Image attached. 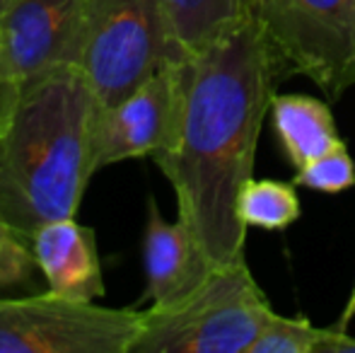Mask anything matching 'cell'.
I'll return each mask as SVG.
<instances>
[{
  "mask_svg": "<svg viewBox=\"0 0 355 353\" xmlns=\"http://www.w3.org/2000/svg\"><path fill=\"white\" fill-rule=\"evenodd\" d=\"M271 121L285 157L295 170L343 143L331 109L309 94H273Z\"/></svg>",
  "mask_w": 355,
  "mask_h": 353,
  "instance_id": "obj_11",
  "label": "cell"
},
{
  "mask_svg": "<svg viewBox=\"0 0 355 353\" xmlns=\"http://www.w3.org/2000/svg\"><path fill=\"white\" fill-rule=\"evenodd\" d=\"M8 5H10V0H0V15H3V10L8 8Z\"/></svg>",
  "mask_w": 355,
  "mask_h": 353,
  "instance_id": "obj_20",
  "label": "cell"
},
{
  "mask_svg": "<svg viewBox=\"0 0 355 353\" xmlns=\"http://www.w3.org/2000/svg\"><path fill=\"white\" fill-rule=\"evenodd\" d=\"M39 268L32 245L12 225L0 221V291L3 288L27 286Z\"/></svg>",
  "mask_w": 355,
  "mask_h": 353,
  "instance_id": "obj_16",
  "label": "cell"
},
{
  "mask_svg": "<svg viewBox=\"0 0 355 353\" xmlns=\"http://www.w3.org/2000/svg\"><path fill=\"white\" fill-rule=\"evenodd\" d=\"M353 317H355V283H353V291H351V298H348V302H346V307H343V312H341V320H338V329H346L348 325L353 322Z\"/></svg>",
  "mask_w": 355,
  "mask_h": 353,
  "instance_id": "obj_19",
  "label": "cell"
},
{
  "mask_svg": "<svg viewBox=\"0 0 355 353\" xmlns=\"http://www.w3.org/2000/svg\"><path fill=\"white\" fill-rule=\"evenodd\" d=\"M278 83L304 76L329 99L355 85V0H249Z\"/></svg>",
  "mask_w": 355,
  "mask_h": 353,
  "instance_id": "obj_5",
  "label": "cell"
},
{
  "mask_svg": "<svg viewBox=\"0 0 355 353\" xmlns=\"http://www.w3.org/2000/svg\"><path fill=\"white\" fill-rule=\"evenodd\" d=\"M300 196L293 184L276 179H249L239 198V216L247 227L285 230L300 218Z\"/></svg>",
  "mask_w": 355,
  "mask_h": 353,
  "instance_id": "obj_13",
  "label": "cell"
},
{
  "mask_svg": "<svg viewBox=\"0 0 355 353\" xmlns=\"http://www.w3.org/2000/svg\"><path fill=\"white\" fill-rule=\"evenodd\" d=\"M22 92H24L22 80L17 78L8 53H5L3 42H0V138L5 136V131L12 123V117L19 107Z\"/></svg>",
  "mask_w": 355,
  "mask_h": 353,
  "instance_id": "obj_17",
  "label": "cell"
},
{
  "mask_svg": "<svg viewBox=\"0 0 355 353\" xmlns=\"http://www.w3.org/2000/svg\"><path fill=\"white\" fill-rule=\"evenodd\" d=\"M184 58L162 0H87L68 66L85 78L99 107H112Z\"/></svg>",
  "mask_w": 355,
  "mask_h": 353,
  "instance_id": "obj_3",
  "label": "cell"
},
{
  "mask_svg": "<svg viewBox=\"0 0 355 353\" xmlns=\"http://www.w3.org/2000/svg\"><path fill=\"white\" fill-rule=\"evenodd\" d=\"M29 245L51 293L85 302L104 295L97 242L89 227L75 218L51 221L29 237Z\"/></svg>",
  "mask_w": 355,
  "mask_h": 353,
  "instance_id": "obj_10",
  "label": "cell"
},
{
  "mask_svg": "<svg viewBox=\"0 0 355 353\" xmlns=\"http://www.w3.org/2000/svg\"><path fill=\"white\" fill-rule=\"evenodd\" d=\"M276 85L266 37L252 12L184 61L177 133L153 160L177 193L179 221L213 266L244 259L239 198L254 177L259 133Z\"/></svg>",
  "mask_w": 355,
  "mask_h": 353,
  "instance_id": "obj_1",
  "label": "cell"
},
{
  "mask_svg": "<svg viewBox=\"0 0 355 353\" xmlns=\"http://www.w3.org/2000/svg\"><path fill=\"white\" fill-rule=\"evenodd\" d=\"M143 264L153 305H172L187 298L215 268L187 223L164 221L153 196L148 201Z\"/></svg>",
  "mask_w": 355,
  "mask_h": 353,
  "instance_id": "obj_9",
  "label": "cell"
},
{
  "mask_svg": "<svg viewBox=\"0 0 355 353\" xmlns=\"http://www.w3.org/2000/svg\"><path fill=\"white\" fill-rule=\"evenodd\" d=\"M271 315L261 286L237 259L215 266L182 300L143 312L131 353H249Z\"/></svg>",
  "mask_w": 355,
  "mask_h": 353,
  "instance_id": "obj_4",
  "label": "cell"
},
{
  "mask_svg": "<svg viewBox=\"0 0 355 353\" xmlns=\"http://www.w3.org/2000/svg\"><path fill=\"white\" fill-rule=\"evenodd\" d=\"M87 0H10L0 15V42L22 87L68 66Z\"/></svg>",
  "mask_w": 355,
  "mask_h": 353,
  "instance_id": "obj_8",
  "label": "cell"
},
{
  "mask_svg": "<svg viewBox=\"0 0 355 353\" xmlns=\"http://www.w3.org/2000/svg\"><path fill=\"white\" fill-rule=\"evenodd\" d=\"M295 184L322 193H338L351 189L355 184V162L346 143H338L331 150L322 153L295 170Z\"/></svg>",
  "mask_w": 355,
  "mask_h": 353,
  "instance_id": "obj_15",
  "label": "cell"
},
{
  "mask_svg": "<svg viewBox=\"0 0 355 353\" xmlns=\"http://www.w3.org/2000/svg\"><path fill=\"white\" fill-rule=\"evenodd\" d=\"M143 312L44 293L0 298V353H131Z\"/></svg>",
  "mask_w": 355,
  "mask_h": 353,
  "instance_id": "obj_6",
  "label": "cell"
},
{
  "mask_svg": "<svg viewBox=\"0 0 355 353\" xmlns=\"http://www.w3.org/2000/svg\"><path fill=\"white\" fill-rule=\"evenodd\" d=\"M319 353H355V339L346 329L331 327V334L327 336Z\"/></svg>",
  "mask_w": 355,
  "mask_h": 353,
  "instance_id": "obj_18",
  "label": "cell"
},
{
  "mask_svg": "<svg viewBox=\"0 0 355 353\" xmlns=\"http://www.w3.org/2000/svg\"><path fill=\"white\" fill-rule=\"evenodd\" d=\"M331 327H314L307 317H283L273 312L249 353H319Z\"/></svg>",
  "mask_w": 355,
  "mask_h": 353,
  "instance_id": "obj_14",
  "label": "cell"
},
{
  "mask_svg": "<svg viewBox=\"0 0 355 353\" xmlns=\"http://www.w3.org/2000/svg\"><path fill=\"white\" fill-rule=\"evenodd\" d=\"M99 102L73 66L24 87L0 138V221L29 237L78 213L92 179V126Z\"/></svg>",
  "mask_w": 355,
  "mask_h": 353,
  "instance_id": "obj_2",
  "label": "cell"
},
{
  "mask_svg": "<svg viewBox=\"0 0 355 353\" xmlns=\"http://www.w3.org/2000/svg\"><path fill=\"white\" fill-rule=\"evenodd\" d=\"M162 8L187 56L211 46L252 12L249 0H162Z\"/></svg>",
  "mask_w": 355,
  "mask_h": 353,
  "instance_id": "obj_12",
  "label": "cell"
},
{
  "mask_svg": "<svg viewBox=\"0 0 355 353\" xmlns=\"http://www.w3.org/2000/svg\"><path fill=\"white\" fill-rule=\"evenodd\" d=\"M187 61V58H184ZM184 61H172L112 107H99L92 126L94 170L164 150L177 133Z\"/></svg>",
  "mask_w": 355,
  "mask_h": 353,
  "instance_id": "obj_7",
  "label": "cell"
}]
</instances>
